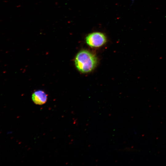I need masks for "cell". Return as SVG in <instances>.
<instances>
[{"label": "cell", "mask_w": 166, "mask_h": 166, "mask_svg": "<svg viewBox=\"0 0 166 166\" xmlns=\"http://www.w3.org/2000/svg\"><path fill=\"white\" fill-rule=\"evenodd\" d=\"M97 63L96 57L86 50L80 51L76 56L75 60L76 67L82 73L91 72L95 68Z\"/></svg>", "instance_id": "obj_1"}, {"label": "cell", "mask_w": 166, "mask_h": 166, "mask_svg": "<svg viewBox=\"0 0 166 166\" xmlns=\"http://www.w3.org/2000/svg\"><path fill=\"white\" fill-rule=\"evenodd\" d=\"M86 43L90 46L98 47L104 45L106 42V38L103 33L94 32L89 34L85 38Z\"/></svg>", "instance_id": "obj_2"}, {"label": "cell", "mask_w": 166, "mask_h": 166, "mask_svg": "<svg viewBox=\"0 0 166 166\" xmlns=\"http://www.w3.org/2000/svg\"><path fill=\"white\" fill-rule=\"evenodd\" d=\"M47 95L42 90L35 91L32 95V100L36 105H42L45 104L47 101Z\"/></svg>", "instance_id": "obj_3"}]
</instances>
